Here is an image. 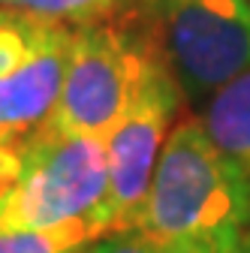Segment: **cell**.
Instances as JSON below:
<instances>
[{
  "label": "cell",
  "instance_id": "cell-10",
  "mask_svg": "<svg viewBox=\"0 0 250 253\" xmlns=\"http://www.w3.org/2000/svg\"><path fill=\"white\" fill-rule=\"evenodd\" d=\"M82 253H172L163 244L151 241L148 235L136 229H121V232H106L93 244H87Z\"/></svg>",
  "mask_w": 250,
  "mask_h": 253
},
{
  "label": "cell",
  "instance_id": "cell-3",
  "mask_svg": "<svg viewBox=\"0 0 250 253\" xmlns=\"http://www.w3.org/2000/svg\"><path fill=\"white\" fill-rule=\"evenodd\" d=\"M124 6L193 106L202 109L250 70V0H127Z\"/></svg>",
  "mask_w": 250,
  "mask_h": 253
},
{
  "label": "cell",
  "instance_id": "cell-4",
  "mask_svg": "<svg viewBox=\"0 0 250 253\" xmlns=\"http://www.w3.org/2000/svg\"><path fill=\"white\" fill-rule=\"evenodd\" d=\"M154 42L136 18H103L73 27V45L51 124L109 139L142 82Z\"/></svg>",
  "mask_w": 250,
  "mask_h": 253
},
{
  "label": "cell",
  "instance_id": "cell-1",
  "mask_svg": "<svg viewBox=\"0 0 250 253\" xmlns=\"http://www.w3.org/2000/svg\"><path fill=\"white\" fill-rule=\"evenodd\" d=\"M130 229L172 253H235L250 232V181L199 118L172 126Z\"/></svg>",
  "mask_w": 250,
  "mask_h": 253
},
{
  "label": "cell",
  "instance_id": "cell-6",
  "mask_svg": "<svg viewBox=\"0 0 250 253\" xmlns=\"http://www.w3.org/2000/svg\"><path fill=\"white\" fill-rule=\"evenodd\" d=\"M73 27L0 6V139L42 126L60 97Z\"/></svg>",
  "mask_w": 250,
  "mask_h": 253
},
{
  "label": "cell",
  "instance_id": "cell-5",
  "mask_svg": "<svg viewBox=\"0 0 250 253\" xmlns=\"http://www.w3.org/2000/svg\"><path fill=\"white\" fill-rule=\"evenodd\" d=\"M181 103V87L166 60L154 48L133 100L106 139L109 187L97 214L103 232H121L136 223V214L148 196V187L169 139V126Z\"/></svg>",
  "mask_w": 250,
  "mask_h": 253
},
{
  "label": "cell",
  "instance_id": "cell-2",
  "mask_svg": "<svg viewBox=\"0 0 250 253\" xmlns=\"http://www.w3.org/2000/svg\"><path fill=\"white\" fill-rule=\"evenodd\" d=\"M106 187V142L45 121L0 154V229H51L97 217Z\"/></svg>",
  "mask_w": 250,
  "mask_h": 253
},
{
  "label": "cell",
  "instance_id": "cell-7",
  "mask_svg": "<svg viewBox=\"0 0 250 253\" xmlns=\"http://www.w3.org/2000/svg\"><path fill=\"white\" fill-rule=\"evenodd\" d=\"M199 112L211 142L250 181V70L223 84Z\"/></svg>",
  "mask_w": 250,
  "mask_h": 253
},
{
  "label": "cell",
  "instance_id": "cell-9",
  "mask_svg": "<svg viewBox=\"0 0 250 253\" xmlns=\"http://www.w3.org/2000/svg\"><path fill=\"white\" fill-rule=\"evenodd\" d=\"M124 3L127 0H0V6H6V9L51 18V21L70 24V27L112 18L124 9Z\"/></svg>",
  "mask_w": 250,
  "mask_h": 253
},
{
  "label": "cell",
  "instance_id": "cell-11",
  "mask_svg": "<svg viewBox=\"0 0 250 253\" xmlns=\"http://www.w3.org/2000/svg\"><path fill=\"white\" fill-rule=\"evenodd\" d=\"M235 253H250V232L244 235V241L238 244V250H235Z\"/></svg>",
  "mask_w": 250,
  "mask_h": 253
},
{
  "label": "cell",
  "instance_id": "cell-8",
  "mask_svg": "<svg viewBox=\"0 0 250 253\" xmlns=\"http://www.w3.org/2000/svg\"><path fill=\"white\" fill-rule=\"evenodd\" d=\"M103 232L97 217L70 220L51 229H0V253H82Z\"/></svg>",
  "mask_w": 250,
  "mask_h": 253
}]
</instances>
